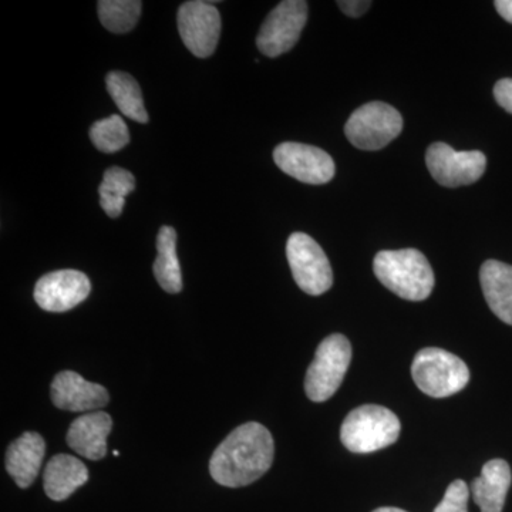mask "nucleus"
Returning <instances> with one entry per match:
<instances>
[{"label": "nucleus", "instance_id": "nucleus-2", "mask_svg": "<svg viewBox=\"0 0 512 512\" xmlns=\"http://www.w3.org/2000/svg\"><path fill=\"white\" fill-rule=\"evenodd\" d=\"M373 271L389 291L406 301L421 302L433 292V269L417 249L379 252L373 261Z\"/></svg>", "mask_w": 512, "mask_h": 512}, {"label": "nucleus", "instance_id": "nucleus-12", "mask_svg": "<svg viewBox=\"0 0 512 512\" xmlns=\"http://www.w3.org/2000/svg\"><path fill=\"white\" fill-rule=\"evenodd\" d=\"M92 291L86 274L74 269L50 272L37 281L35 301L43 311L62 313L76 308Z\"/></svg>", "mask_w": 512, "mask_h": 512}, {"label": "nucleus", "instance_id": "nucleus-26", "mask_svg": "<svg viewBox=\"0 0 512 512\" xmlns=\"http://www.w3.org/2000/svg\"><path fill=\"white\" fill-rule=\"evenodd\" d=\"M338 6L350 18H360L369 10L372 2H369V0H340Z\"/></svg>", "mask_w": 512, "mask_h": 512}, {"label": "nucleus", "instance_id": "nucleus-18", "mask_svg": "<svg viewBox=\"0 0 512 512\" xmlns=\"http://www.w3.org/2000/svg\"><path fill=\"white\" fill-rule=\"evenodd\" d=\"M89 481V470L79 458L69 454H57L47 463L43 485L47 497L64 501Z\"/></svg>", "mask_w": 512, "mask_h": 512}, {"label": "nucleus", "instance_id": "nucleus-28", "mask_svg": "<svg viewBox=\"0 0 512 512\" xmlns=\"http://www.w3.org/2000/svg\"><path fill=\"white\" fill-rule=\"evenodd\" d=\"M373 512H407V511L400 510V508L383 507V508H377V510H375Z\"/></svg>", "mask_w": 512, "mask_h": 512}, {"label": "nucleus", "instance_id": "nucleus-24", "mask_svg": "<svg viewBox=\"0 0 512 512\" xmlns=\"http://www.w3.org/2000/svg\"><path fill=\"white\" fill-rule=\"evenodd\" d=\"M468 498H470L468 485L463 480L453 481L448 485L443 501L437 505L434 512H468Z\"/></svg>", "mask_w": 512, "mask_h": 512}, {"label": "nucleus", "instance_id": "nucleus-14", "mask_svg": "<svg viewBox=\"0 0 512 512\" xmlns=\"http://www.w3.org/2000/svg\"><path fill=\"white\" fill-rule=\"evenodd\" d=\"M113 420L104 412L87 413L70 424L67 431V444L82 457L97 461L106 457L107 437Z\"/></svg>", "mask_w": 512, "mask_h": 512}, {"label": "nucleus", "instance_id": "nucleus-19", "mask_svg": "<svg viewBox=\"0 0 512 512\" xmlns=\"http://www.w3.org/2000/svg\"><path fill=\"white\" fill-rule=\"evenodd\" d=\"M158 284L165 292L183 291V275L177 256V231L173 227L160 228L157 235V259L153 266Z\"/></svg>", "mask_w": 512, "mask_h": 512}, {"label": "nucleus", "instance_id": "nucleus-20", "mask_svg": "<svg viewBox=\"0 0 512 512\" xmlns=\"http://www.w3.org/2000/svg\"><path fill=\"white\" fill-rule=\"evenodd\" d=\"M107 92L121 113L137 123H148V114L144 107L143 93L131 74L110 72L106 77Z\"/></svg>", "mask_w": 512, "mask_h": 512}, {"label": "nucleus", "instance_id": "nucleus-15", "mask_svg": "<svg viewBox=\"0 0 512 512\" xmlns=\"http://www.w3.org/2000/svg\"><path fill=\"white\" fill-rule=\"evenodd\" d=\"M45 453V440L35 431H26L10 444L6 451V471L20 488L35 483Z\"/></svg>", "mask_w": 512, "mask_h": 512}, {"label": "nucleus", "instance_id": "nucleus-1", "mask_svg": "<svg viewBox=\"0 0 512 512\" xmlns=\"http://www.w3.org/2000/svg\"><path fill=\"white\" fill-rule=\"evenodd\" d=\"M274 454V439L265 426L255 421L242 424L212 454L211 477L224 487H245L264 476Z\"/></svg>", "mask_w": 512, "mask_h": 512}, {"label": "nucleus", "instance_id": "nucleus-4", "mask_svg": "<svg viewBox=\"0 0 512 512\" xmlns=\"http://www.w3.org/2000/svg\"><path fill=\"white\" fill-rule=\"evenodd\" d=\"M414 383L436 399L453 396L470 382V370L460 357L439 348L421 349L412 365Z\"/></svg>", "mask_w": 512, "mask_h": 512}, {"label": "nucleus", "instance_id": "nucleus-13", "mask_svg": "<svg viewBox=\"0 0 512 512\" xmlns=\"http://www.w3.org/2000/svg\"><path fill=\"white\" fill-rule=\"evenodd\" d=\"M50 394L57 409L67 412H97L110 402L106 387L89 382L72 370L57 373Z\"/></svg>", "mask_w": 512, "mask_h": 512}, {"label": "nucleus", "instance_id": "nucleus-8", "mask_svg": "<svg viewBox=\"0 0 512 512\" xmlns=\"http://www.w3.org/2000/svg\"><path fill=\"white\" fill-rule=\"evenodd\" d=\"M308 20V2L285 0L265 19L256 37V46L262 55L278 57L289 52L298 43Z\"/></svg>", "mask_w": 512, "mask_h": 512}, {"label": "nucleus", "instance_id": "nucleus-7", "mask_svg": "<svg viewBox=\"0 0 512 512\" xmlns=\"http://www.w3.org/2000/svg\"><path fill=\"white\" fill-rule=\"evenodd\" d=\"M286 256L293 278L303 292L319 296L332 288V266L315 239L303 232H295L286 244Z\"/></svg>", "mask_w": 512, "mask_h": 512}, {"label": "nucleus", "instance_id": "nucleus-5", "mask_svg": "<svg viewBox=\"0 0 512 512\" xmlns=\"http://www.w3.org/2000/svg\"><path fill=\"white\" fill-rule=\"evenodd\" d=\"M350 360L352 345L348 338L335 333L322 340L305 377V392L312 402H326L338 392Z\"/></svg>", "mask_w": 512, "mask_h": 512}, {"label": "nucleus", "instance_id": "nucleus-16", "mask_svg": "<svg viewBox=\"0 0 512 512\" xmlns=\"http://www.w3.org/2000/svg\"><path fill=\"white\" fill-rule=\"evenodd\" d=\"M511 468L507 461L491 460L484 464L481 476L471 484L470 493L481 512H503L511 485Z\"/></svg>", "mask_w": 512, "mask_h": 512}, {"label": "nucleus", "instance_id": "nucleus-6", "mask_svg": "<svg viewBox=\"0 0 512 512\" xmlns=\"http://www.w3.org/2000/svg\"><path fill=\"white\" fill-rule=\"evenodd\" d=\"M403 130V117L390 104L372 101L353 111L345 126V134L356 148L382 150Z\"/></svg>", "mask_w": 512, "mask_h": 512}, {"label": "nucleus", "instance_id": "nucleus-17", "mask_svg": "<svg viewBox=\"0 0 512 512\" xmlns=\"http://www.w3.org/2000/svg\"><path fill=\"white\" fill-rule=\"evenodd\" d=\"M480 282L491 311L512 326V266L490 259L481 266Z\"/></svg>", "mask_w": 512, "mask_h": 512}, {"label": "nucleus", "instance_id": "nucleus-22", "mask_svg": "<svg viewBox=\"0 0 512 512\" xmlns=\"http://www.w3.org/2000/svg\"><path fill=\"white\" fill-rule=\"evenodd\" d=\"M143 3L138 0H100V22L113 33H127L136 28Z\"/></svg>", "mask_w": 512, "mask_h": 512}, {"label": "nucleus", "instance_id": "nucleus-9", "mask_svg": "<svg viewBox=\"0 0 512 512\" xmlns=\"http://www.w3.org/2000/svg\"><path fill=\"white\" fill-rule=\"evenodd\" d=\"M215 2L191 0L178 9V32L192 55L210 57L217 49L221 35V15Z\"/></svg>", "mask_w": 512, "mask_h": 512}, {"label": "nucleus", "instance_id": "nucleus-21", "mask_svg": "<svg viewBox=\"0 0 512 512\" xmlns=\"http://www.w3.org/2000/svg\"><path fill=\"white\" fill-rule=\"evenodd\" d=\"M136 188V180L130 171L121 167H111L104 173L99 188L100 205L110 218L123 214L126 197Z\"/></svg>", "mask_w": 512, "mask_h": 512}, {"label": "nucleus", "instance_id": "nucleus-10", "mask_svg": "<svg viewBox=\"0 0 512 512\" xmlns=\"http://www.w3.org/2000/svg\"><path fill=\"white\" fill-rule=\"evenodd\" d=\"M426 163L434 180L447 188L474 184L487 168V158L481 151H456L446 143L431 144Z\"/></svg>", "mask_w": 512, "mask_h": 512}, {"label": "nucleus", "instance_id": "nucleus-25", "mask_svg": "<svg viewBox=\"0 0 512 512\" xmlns=\"http://www.w3.org/2000/svg\"><path fill=\"white\" fill-rule=\"evenodd\" d=\"M494 97L507 113L512 114V79H503L494 86Z\"/></svg>", "mask_w": 512, "mask_h": 512}, {"label": "nucleus", "instance_id": "nucleus-23", "mask_svg": "<svg viewBox=\"0 0 512 512\" xmlns=\"http://www.w3.org/2000/svg\"><path fill=\"white\" fill-rule=\"evenodd\" d=\"M90 140L101 153L113 154L130 143V133L120 116H110L93 124Z\"/></svg>", "mask_w": 512, "mask_h": 512}, {"label": "nucleus", "instance_id": "nucleus-3", "mask_svg": "<svg viewBox=\"0 0 512 512\" xmlns=\"http://www.w3.org/2000/svg\"><path fill=\"white\" fill-rule=\"evenodd\" d=\"M402 430L399 417L377 404H365L348 414L340 429L343 446L352 453H375L396 443Z\"/></svg>", "mask_w": 512, "mask_h": 512}, {"label": "nucleus", "instance_id": "nucleus-27", "mask_svg": "<svg viewBox=\"0 0 512 512\" xmlns=\"http://www.w3.org/2000/svg\"><path fill=\"white\" fill-rule=\"evenodd\" d=\"M494 6L497 12L500 13L501 18L512 25V0H497Z\"/></svg>", "mask_w": 512, "mask_h": 512}, {"label": "nucleus", "instance_id": "nucleus-11", "mask_svg": "<svg viewBox=\"0 0 512 512\" xmlns=\"http://www.w3.org/2000/svg\"><path fill=\"white\" fill-rule=\"evenodd\" d=\"M276 165L301 183L322 185L335 177V161L326 151L301 143H282L275 148Z\"/></svg>", "mask_w": 512, "mask_h": 512}]
</instances>
